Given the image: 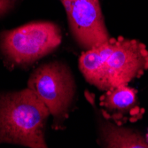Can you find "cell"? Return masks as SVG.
<instances>
[{
	"label": "cell",
	"instance_id": "cell-1",
	"mask_svg": "<svg viewBox=\"0 0 148 148\" xmlns=\"http://www.w3.org/2000/svg\"><path fill=\"white\" fill-rule=\"evenodd\" d=\"M45 104L27 88L0 96V144L45 148V123L50 115Z\"/></svg>",
	"mask_w": 148,
	"mask_h": 148
},
{
	"label": "cell",
	"instance_id": "cell-2",
	"mask_svg": "<svg viewBox=\"0 0 148 148\" xmlns=\"http://www.w3.org/2000/svg\"><path fill=\"white\" fill-rule=\"evenodd\" d=\"M28 88L48 107L53 116V128H60L69 116L75 94V81L69 66L60 61L40 66L30 75Z\"/></svg>",
	"mask_w": 148,
	"mask_h": 148
},
{
	"label": "cell",
	"instance_id": "cell-3",
	"mask_svg": "<svg viewBox=\"0 0 148 148\" xmlns=\"http://www.w3.org/2000/svg\"><path fill=\"white\" fill-rule=\"evenodd\" d=\"M60 43L61 34L57 25L38 21L4 32L0 48L8 60L28 65L55 50Z\"/></svg>",
	"mask_w": 148,
	"mask_h": 148
},
{
	"label": "cell",
	"instance_id": "cell-4",
	"mask_svg": "<svg viewBox=\"0 0 148 148\" xmlns=\"http://www.w3.org/2000/svg\"><path fill=\"white\" fill-rule=\"evenodd\" d=\"M148 69V50L135 39L123 36L115 38L114 47L102 69L97 88L107 90L128 85Z\"/></svg>",
	"mask_w": 148,
	"mask_h": 148
},
{
	"label": "cell",
	"instance_id": "cell-5",
	"mask_svg": "<svg viewBox=\"0 0 148 148\" xmlns=\"http://www.w3.org/2000/svg\"><path fill=\"white\" fill-rule=\"evenodd\" d=\"M63 5L71 31L85 51L98 47L110 39L99 0H69Z\"/></svg>",
	"mask_w": 148,
	"mask_h": 148
},
{
	"label": "cell",
	"instance_id": "cell-6",
	"mask_svg": "<svg viewBox=\"0 0 148 148\" xmlns=\"http://www.w3.org/2000/svg\"><path fill=\"white\" fill-rule=\"evenodd\" d=\"M103 115L116 124L123 125L142 118L144 109L138 104L137 90L121 85L106 90L99 99Z\"/></svg>",
	"mask_w": 148,
	"mask_h": 148
},
{
	"label": "cell",
	"instance_id": "cell-7",
	"mask_svg": "<svg viewBox=\"0 0 148 148\" xmlns=\"http://www.w3.org/2000/svg\"><path fill=\"white\" fill-rule=\"evenodd\" d=\"M100 138L105 147L147 148L148 141L138 131L116 123L106 122L100 127Z\"/></svg>",
	"mask_w": 148,
	"mask_h": 148
},
{
	"label": "cell",
	"instance_id": "cell-8",
	"mask_svg": "<svg viewBox=\"0 0 148 148\" xmlns=\"http://www.w3.org/2000/svg\"><path fill=\"white\" fill-rule=\"evenodd\" d=\"M115 44V38H110L105 44L86 50L79 59V69L87 82L97 87L99 76L107 58Z\"/></svg>",
	"mask_w": 148,
	"mask_h": 148
},
{
	"label": "cell",
	"instance_id": "cell-9",
	"mask_svg": "<svg viewBox=\"0 0 148 148\" xmlns=\"http://www.w3.org/2000/svg\"><path fill=\"white\" fill-rule=\"evenodd\" d=\"M16 0H0V15L4 14L14 5Z\"/></svg>",
	"mask_w": 148,
	"mask_h": 148
},
{
	"label": "cell",
	"instance_id": "cell-10",
	"mask_svg": "<svg viewBox=\"0 0 148 148\" xmlns=\"http://www.w3.org/2000/svg\"><path fill=\"white\" fill-rule=\"evenodd\" d=\"M68 1H69V0H61V2H62V4H65V3H66Z\"/></svg>",
	"mask_w": 148,
	"mask_h": 148
},
{
	"label": "cell",
	"instance_id": "cell-11",
	"mask_svg": "<svg viewBox=\"0 0 148 148\" xmlns=\"http://www.w3.org/2000/svg\"><path fill=\"white\" fill-rule=\"evenodd\" d=\"M145 138H146V139H147V141H148V135H147V136H146Z\"/></svg>",
	"mask_w": 148,
	"mask_h": 148
}]
</instances>
